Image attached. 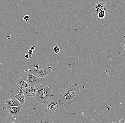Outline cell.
I'll use <instances>...</instances> for the list:
<instances>
[{
    "label": "cell",
    "mask_w": 125,
    "mask_h": 123,
    "mask_svg": "<svg viewBox=\"0 0 125 123\" xmlns=\"http://www.w3.org/2000/svg\"><path fill=\"white\" fill-rule=\"evenodd\" d=\"M53 96V92L45 82L37 87L35 97V100L40 104H44Z\"/></svg>",
    "instance_id": "obj_1"
},
{
    "label": "cell",
    "mask_w": 125,
    "mask_h": 123,
    "mask_svg": "<svg viewBox=\"0 0 125 123\" xmlns=\"http://www.w3.org/2000/svg\"><path fill=\"white\" fill-rule=\"evenodd\" d=\"M20 78L23 79L27 83L31 84L32 85L38 87L42 83L44 82L45 79L43 78H39L36 77L32 74L31 69L24 70V72L22 73Z\"/></svg>",
    "instance_id": "obj_2"
},
{
    "label": "cell",
    "mask_w": 125,
    "mask_h": 123,
    "mask_svg": "<svg viewBox=\"0 0 125 123\" xmlns=\"http://www.w3.org/2000/svg\"><path fill=\"white\" fill-rule=\"evenodd\" d=\"M76 100L66 91V89L61 90V95L59 99V103L60 106L64 105L68 107Z\"/></svg>",
    "instance_id": "obj_3"
},
{
    "label": "cell",
    "mask_w": 125,
    "mask_h": 123,
    "mask_svg": "<svg viewBox=\"0 0 125 123\" xmlns=\"http://www.w3.org/2000/svg\"><path fill=\"white\" fill-rule=\"evenodd\" d=\"M53 68L51 67L42 68L40 69L31 70V73L36 77L39 78H43L49 74L53 72Z\"/></svg>",
    "instance_id": "obj_4"
},
{
    "label": "cell",
    "mask_w": 125,
    "mask_h": 123,
    "mask_svg": "<svg viewBox=\"0 0 125 123\" xmlns=\"http://www.w3.org/2000/svg\"><path fill=\"white\" fill-rule=\"evenodd\" d=\"M106 0H103L101 2L96 3L91 8V11L93 12L95 15H97L100 12L105 11L106 12L109 11V9L105 4Z\"/></svg>",
    "instance_id": "obj_5"
},
{
    "label": "cell",
    "mask_w": 125,
    "mask_h": 123,
    "mask_svg": "<svg viewBox=\"0 0 125 123\" xmlns=\"http://www.w3.org/2000/svg\"><path fill=\"white\" fill-rule=\"evenodd\" d=\"M5 103V108L12 117L19 115L22 113L23 109V105H21L18 107H12Z\"/></svg>",
    "instance_id": "obj_6"
},
{
    "label": "cell",
    "mask_w": 125,
    "mask_h": 123,
    "mask_svg": "<svg viewBox=\"0 0 125 123\" xmlns=\"http://www.w3.org/2000/svg\"><path fill=\"white\" fill-rule=\"evenodd\" d=\"M60 107L59 103L57 101L52 100L48 102L44 110L45 112L50 113H53L57 112Z\"/></svg>",
    "instance_id": "obj_7"
},
{
    "label": "cell",
    "mask_w": 125,
    "mask_h": 123,
    "mask_svg": "<svg viewBox=\"0 0 125 123\" xmlns=\"http://www.w3.org/2000/svg\"><path fill=\"white\" fill-rule=\"evenodd\" d=\"M68 84L69 88H65L66 91L76 100L78 99L79 95V87L77 84H75L73 85H72L69 83H68Z\"/></svg>",
    "instance_id": "obj_8"
},
{
    "label": "cell",
    "mask_w": 125,
    "mask_h": 123,
    "mask_svg": "<svg viewBox=\"0 0 125 123\" xmlns=\"http://www.w3.org/2000/svg\"><path fill=\"white\" fill-rule=\"evenodd\" d=\"M37 88V87L33 85H30L26 88L23 89L24 95L27 97H35Z\"/></svg>",
    "instance_id": "obj_9"
},
{
    "label": "cell",
    "mask_w": 125,
    "mask_h": 123,
    "mask_svg": "<svg viewBox=\"0 0 125 123\" xmlns=\"http://www.w3.org/2000/svg\"><path fill=\"white\" fill-rule=\"evenodd\" d=\"M20 88V90L17 94L14 96L16 100H18L20 102L21 105H23L25 103V96L23 92V89Z\"/></svg>",
    "instance_id": "obj_10"
},
{
    "label": "cell",
    "mask_w": 125,
    "mask_h": 123,
    "mask_svg": "<svg viewBox=\"0 0 125 123\" xmlns=\"http://www.w3.org/2000/svg\"><path fill=\"white\" fill-rule=\"evenodd\" d=\"M5 103H7L9 106L12 107H18L21 105L18 100L14 99H10L6 100Z\"/></svg>",
    "instance_id": "obj_11"
},
{
    "label": "cell",
    "mask_w": 125,
    "mask_h": 123,
    "mask_svg": "<svg viewBox=\"0 0 125 123\" xmlns=\"http://www.w3.org/2000/svg\"><path fill=\"white\" fill-rule=\"evenodd\" d=\"M17 84L19 86L20 88L23 89L28 87L27 82L21 78H19L17 80Z\"/></svg>",
    "instance_id": "obj_12"
},
{
    "label": "cell",
    "mask_w": 125,
    "mask_h": 123,
    "mask_svg": "<svg viewBox=\"0 0 125 123\" xmlns=\"http://www.w3.org/2000/svg\"><path fill=\"white\" fill-rule=\"evenodd\" d=\"M119 53L122 55L125 54V35L123 37V42L122 44V48L119 50Z\"/></svg>",
    "instance_id": "obj_13"
},
{
    "label": "cell",
    "mask_w": 125,
    "mask_h": 123,
    "mask_svg": "<svg viewBox=\"0 0 125 123\" xmlns=\"http://www.w3.org/2000/svg\"><path fill=\"white\" fill-rule=\"evenodd\" d=\"M105 11H102L100 12L98 14L97 16L98 18L101 19H103L105 17Z\"/></svg>",
    "instance_id": "obj_14"
},
{
    "label": "cell",
    "mask_w": 125,
    "mask_h": 123,
    "mask_svg": "<svg viewBox=\"0 0 125 123\" xmlns=\"http://www.w3.org/2000/svg\"><path fill=\"white\" fill-rule=\"evenodd\" d=\"M54 51L56 54H58L60 52V48L58 46H55L53 48Z\"/></svg>",
    "instance_id": "obj_15"
},
{
    "label": "cell",
    "mask_w": 125,
    "mask_h": 123,
    "mask_svg": "<svg viewBox=\"0 0 125 123\" xmlns=\"http://www.w3.org/2000/svg\"><path fill=\"white\" fill-rule=\"evenodd\" d=\"M23 20L26 21V22H27L30 20V16L28 15H26L24 16L23 18Z\"/></svg>",
    "instance_id": "obj_16"
},
{
    "label": "cell",
    "mask_w": 125,
    "mask_h": 123,
    "mask_svg": "<svg viewBox=\"0 0 125 123\" xmlns=\"http://www.w3.org/2000/svg\"><path fill=\"white\" fill-rule=\"evenodd\" d=\"M124 123L125 122H124V119H123L120 121L118 120L116 121L114 120L112 123Z\"/></svg>",
    "instance_id": "obj_17"
},
{
    "label": "cell",
    "mask_w": 125,
    "mask_h": 123,
    "mask_svg": "<svg viewBox=\"0 0 125 123\" xmlns=\"http://www.w3.org/2000/svg\"><path fill=\"white\" fill-rule=\"evenodd\" d=\"M25 57L26 59H31L32 57V55H30V54H26L25 56Z\"/></svg>",
    "instance_id": "obj_18"
},
{
    "label": "cell",
    "mask_w": 125,
    "mask_h": 123,
    "mask_svg": "<svg viewBox=\"0 0 125 123\" xmlns=\"http://www.w3.org/2000/svg\"><path fill=\"white\" fill-rule=\"evenodd\" d=\"M33 53V51H32L30 49L28 50V54H30V55H32Z\"/></svg>",
    "instance_id": "obj_19"
},
{
    "label": "cell",
    "mask_w": 125,
    "mask_h": 123,
    "mask_svg": "<svg viewBox=\"0 0 125 123\" xmlns=\"http://www.w3.org/2000/svg\"><path fill=\"white\" fill-rule=\"evenodd\" d=\"M35 67L36 69H39V65L38 64H36V65H35Z\"/></svg>",
    "instance_id": "obj_20"
},
{
    "label": "cell",
    "mask_w": 125,
    "mask_h": 123,
    "mask_svg": "<svg viewBox=\"0 0 125 123\" xmlns=\"http://www.w3.org/2000/svg\"><path fill=\"white\" fill-rule=\"evenodd\" d=\"M37 123H54L52 122H45V121H41V122H39Z\"/></svg>",
    "instance_id": "obj_21"
},
{
    "label": "cell",
    "mask_w": 125,
    "mask_h": 123,
    "mask_svg": "<svg viewBox=\"0 0 125 123\" xmlns=\"http://www.w3.org/2000/svg\"><path fill=\"white\" fill-rule=\"evenodd\" d=\"M30 50H32V51H33L35 50V47L34 46H31L30 48Z\"/></svg>",
    "instance_id": "obj_22"
},
{
    "label": "cell",
    "mask_w": 125,
    "mask_h": 123,
    "mask_svg": "<svg viewBox=\"0 0 125 123\" xmlns=\"http://www.w3.org/2000/svg\"><path fill=\"white\" fill-rule=\"evenodd\" d=\"M7 38H10L11 37V36L10 35H7Z\"/></svg>",
    "instance_id": "obj_23"
},
{
    "label": "cell",
    "mask_w": 125,
    "mask_h": 123,
    "mask_svg": "<svg viewBox=\"0 0 125 123\" xmlns=\"http://www.w3.org/2000/svg\"><path fill=\"white\" fill-rule=\"evenodd\" d=\"M123 57H124L125 58V54H123Z\"/></svg>",
    "instance_id": "obj_24"
},
{
    "label": "cell",
    "mask_w": 125,
    "mask_h": 123,
    "mask_svg": "<svg viewBox=\"0 0 125 123\" xmlns=\"http://www.w3.org/2000/svg\"><path fill=\"white\" fill-rule=\"evenodd\" d=\"M8 40H10V38H8Z\"/></svg>",
    "instance_id": "obj_25"
},
{
    "label": "cell",
    "mask_w": 125,
    "mask_h": 123,
    "mask_svg": "<svg viewBox=\"0 0 125 123\" xmlns=\"http://www.w3.org/2000/svg\"></svg>",
    "instance_id": "obj_26"
}]
</instances>
